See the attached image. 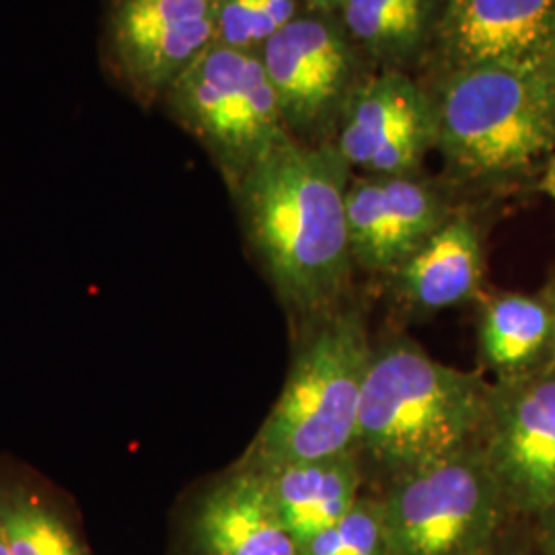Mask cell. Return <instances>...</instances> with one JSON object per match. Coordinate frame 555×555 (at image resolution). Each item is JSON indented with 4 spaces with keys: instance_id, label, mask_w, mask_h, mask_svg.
<instances>
[{
    "instance_id": "2e32d148",
    "label": "cell",
    "mask_w": 555,
    "mask_h": 555,
    "mask_svg": "<svg viewBox=\"0 0 555 555\" xmlns=\"http://www.w3.org/2000/svg\"><path fill=\"white\" fill-rule=\"evenodd\" d=\"M552 336V313L541 293H496L483 300L477 348L481 364L496 380L522 377L550 364Z\"/></svg>"
},
{
    "instance_id": "277c9868",
    "label": "cell",
    "mask_w": 555,
    "mask_h": 555,
    "mask_svg": "<svg viewBox=\"0 0 555 555\" xmlns=\"http://www.w3.org/2000/svg\"><path fill=\"white\" fill-rule=\"evenodd\" d=\"M371 354L360 313L321 315L238 465L263 472L352 453Z\"/></svg>"
},
{
    "instance_id": "4fadbf2b",
    "label": "cell",
    "mask_w": 555,
    "mask_h": 555,
    "mask_svg": "<svg viewBox=\"0 0 555 555\" xmlns=\"http://www.w3.org/2000/svg\"><path fill=\"white\" fill-rule=\"evenodd\" d=\"M188 535L194 555H300L261 474L238 463L202 494Z\"/></svg>"
},
{
    "instance_id": "7c38bea8",
    "label": "cell",
    "mask_w": 555,
    "mask_h": 555,
    "mask_svg": "<svg viewBox=\"0 0 555 555\" xmlns=\"http://www.w3.org/2000/svg\"><path fill=\"white\" fill-rule=\"evenodd\" d=\"M346 212L352 261L389 276L451 217L437 190L416 176L352 181Z\"/></svg>"
},
{
    "instance_id": "d6986e66",
    "label": "cell",
    "mask_w": 555,
    "mask_h": 555,
    "mask_svg": "<svg viewBox=\"0 0 555 555\" xmlns=\"http://www.w3.org/2000/svg\"><path fill=\"white\" fill-rule=\"evenodd\" d=\"M300 4L302 0H215V43L259 54L266 41L302 15Z\"/></svg>"
},
{
    "instance_id": "e0dca14e",
    "label": "cell",
    "mask_w": 555,
    "mask_h": 555,
    "mask_svg": "<svg viewBox=\"0 0 555 555\" xmlns=\"http://www.w3.org/2000/svg\"><path fill=\"white\" fill-rule=\"evenodd\" d=\"M435 0H346L341 25L354 46L385 62L414 56L428 38Z\"/></svg>"
},
{
    "instance_id": "8fae6325",
    "label": "cell",
    "mask_w": 555,
    "mask_h": 555,
    "mask_svg": "<svg viewBox=\"0 0 555 555\" xmlns=\"http://www.w3.org/2000/svg\"><path fill=\"white\" fill-rule=\"evenodd\" d=\"M444 75L555 60V0H444L438 11Z\"/></svg>"
},
{
    "instance_id": "ffe728a7",
    "label": "cell",
    "mask_w": 555,
    "mask_h": 555,
    "mask_svg": "<svg viewBox=\"0 0 555 555\" xmlns=\"http://www.w3.org/2000/svg\"><path fill=\"white\" fill-rule=\"evenodd\" d=\"M300 555H391L378 500L360 498L336 525L305 541Z\"/></svg>"
},
{
    "instance_id": "d4e9b609",
    "label": "cell",
    "mask_w": 555,
    "mask_h": 555,
    "mask_svg": "<svg viewBox=\"0 0 555 555\" xmlns=\"http://www.w3.org/2000/svg\"><path fill=\"white\" fill-rule=\"evenodd\" d=\"M0 555H9V552H7V545H4V539H2V533H0Z\"/></svg>"
},
{
    "instance_id": "9a60e30c",
    "label": "cell",
    "mask_w": 555,
    "mask_h": 555,
    "mask_svg": "<svg viewBox=\"0 0 555 555\" xmlns=\"http://www.w3.org/2000/svg\"><path fill=\"white\" fill-rule=\"evenodd\" d=\"M259 474L268 486L278 515L282 516L298 545L336 525L362 498V467L357 451L321 461L282 465Z\"/></svg>"
},
{
    "instance_id": "9c48e42d",
    "label": "cell",
    "mask_w": 555,
    "mask_h": 555,
    "mask_svg": "<svg viewBox=\"0 0 555 555\" xmlns=\"http://www.w3.org/2000/svg\"><path fill=\"white\" fill-rule=\"evenodd\" d=\"M341 114L336 151L366 176H416L437 146L435 101L397 70L357 87Z\"/></svg>"
},
{
    "instance_id": "5b68a950",
    "label": "cell",
    "mask_w": 555,
    "mask_h": 555,
    "mask_svg": "<svg viewBox=\"0 0 555 555\" xmlns=\"http://www.w3.org/2000/svg\"><path fill=\"white\" fill-rule=\"evenodd\" d=\"M233 188L288 132L256 52L212 43L160 100Z\"/></svg>"
},
{
    "instance_id": "5bb4252c",
    "label": "cell",
    "mask_w": 555,
    "mask_h": 555,
    "mask_svg": "<svg viewBox=\"0 0 555 555\" xmlns=\"http://www.w3.org/2000/svg\"><path fill=\"white\" fill-rule=\"evenodd\" d=\"M391 280L396 297L422 313L474 300L486 280V251L479 224L467 212H451L437 233L397 268Z\"/></svg>"
},
{
    "instance_id": "3957f363",
    "label": "cell",
    "mask_w": 555,
    "mask_h": 555,
    "mask_svg": "<svg viewBox=\"0 0 555 555\" xmlns=\"http://www.w3.org/2000/svg\"><path fill=\"white\" fill-rule=\"evenodd\" d=\"M437 149L469 181H513L555 153V60L444 75Z\"/></svg>"
},
{
    "instance_id": "ba28073f",
    "label": "cell",
    "mask_w": 555,
    "mask_h": 555,
    "mask_svg": "<svg viewBox=\"0 0 555 555\" xmlns=\"http://www.w3.org/2000/svg\"><path fill=\"white\" fill-rule=\"evenodd\" d=\"M477 451L508 513L545 515L555 506V366L490 387Z\"/></svg>"
},
{
    "instance_id": "ac0fdd59",
    "label": "cell",
    "mask_w": 555,
    "mask_h": 555,
    "mask_svg": "<svg viewBox=\"0 0 555 555\" xmlns=\"http://www.w3.org/2000/svg\"><path fill=\"white\" fill-rule=\"evenodd\" d=\"M0 533L9 555H89L62 513L25 486H0Z\"/></svg>"
},
{
    "instance_id": "52a82bcc",
    "label": "cell",
    "mask_w": 555,
    "mask_h": 555,
    "mask_svg": "<svg viewBox=\"0 0 555 555\" xmlns=\"http://www.w3.org/2000/svg\"><path fill=\"white\" fill-rule=\"evenodd\" d=\"M215 41V0H105L103 70L144 109L160 103Z\"/></svg>"
},
{
    "instance_id": "603a6c76",
    "label": "cell",
    "mask_w": 555,
    "mask_h": 555,
    "mask_svg": "<svg viewBox=\"0 0 555 555\" xmlns=\"http://www.w3.org/2000/svg\"><path fill=\"white\" fill-rule=\"evenodd\" d=\"M541 297L545 298L547 307H550V313H552V327H554V336H552V354H550V364L555 366V274L550 284L543 288Z\"/></svg>"
},
{
    "instance_id": "8992f818",
    "label": "cell",
    "mask_w": 555,
    "mask_h": 555,
    "mask_svg": "<svg viewBox=\"0 0 555 555\" xmlns=\"http://www.w3.org/2000/svg\"><path fill=\"white\" fill-rule=\"evenodd\" d=\"M378 506L391 555H492L508 515L477 449L391 479Z\"/></svg>"
},
{
    "instance_id": "44dd1931",
    "label": "cell",
    "mask_w": 555,
    "mask_h": 555,
    "mask_svg": "<svg viewBox=\"0 0 555 555\" xmlns=\"http://www.w3.org/2000/svg\"><path fill=\"white\" fill-rule=\"evenodd\" d=\"M541 522V552L543 555H555V506L545 515L539 516Z\"/></svg>"
},
{
    "instance_id": "cb8c5ba5",
    "label": "cell",
    "mask_w": 555,
    "mask_h": 555,
    "mask_svg": "<svg viewBox=\"0 0 555 555\" xmlns=\"http://www.w3.org/2000/svg\"><path fill=\"white\" fill-rule=\"evenodd\" d=\"M541 190L555 202V153L545 163V171H543V179H541Z\"/></svg>"
},
{
    "instance_id": "484cf974",
    "label": "cell",
    "mask_w": 555,
    "mask_h": 555,
    "mask_svg": "<svg viewBox=\"0 0 555 555\" xmlns=\"http://www.w3.org/2000/svg\"><path fill=\"white\" fill-rule=\"evenodd\" d=\"M492 555H496V554H492Z\"/></svg>"
},
{
    "instance_id": "7402d4cb",
    "label": "cell",
    "mask_w": 555,
    "mask_h": 555,
    "mask_svg": "<svg viewBox=\"0 0 555 555\" xmlns=\"http://www.w3.org/2000/svg\"><path fill=\"white\" fill-rule=\"evenodd\" d=\"M346 0H302L309 13H319V15H334L339 13Z\"/></svg>"
},
{
    "instance_id": "7a4b0ae2",
    "label": "cell",
    "mask_w": 555,
    "mask_h": 555,
    "mask_svg": "<svg viewBox=\"0 0 555 555\" xmlns=\"http://www.w3.org/2000/svg\"><path fill=\"white\" fill-rule=\"evenodd\" d=\"M492 383L396 337L373 346L358 417V459L397 477L477 449Z\"/></svg>"
},
{
    "instance_id": "30bf717a",
    "label": "cell",
    "mask_w": 555,
    "mask_h": 555,
    "mask_svg": "<svg viewBox=\"0 0 555 555\" xmlns=\"http://www.w3.org/2000/svg\"><path fill=\"white\" fill-rule=\"evenodd\" d=\"M259 59L291 134L318 128L354 91V43L330 15H300L263 43Z\"/></svg>"
},
{
    "instance_id": "6da1fadb",
    "label": "cell",
    "mask_w": 555,
    "mask_h": 555,
    "mask_svg": "<svg viewBox=\"0 0 555 555\" xmlns=\"http://www.w3.org/2000/svg\"><path fill=\"white\" fill-rule=\"evenodd\" d=\"M348 178L336 146L286 134L231 188L254 254L278 297L300 315L334 311L350 278Z\"/></svg>"
}]
</instances>
